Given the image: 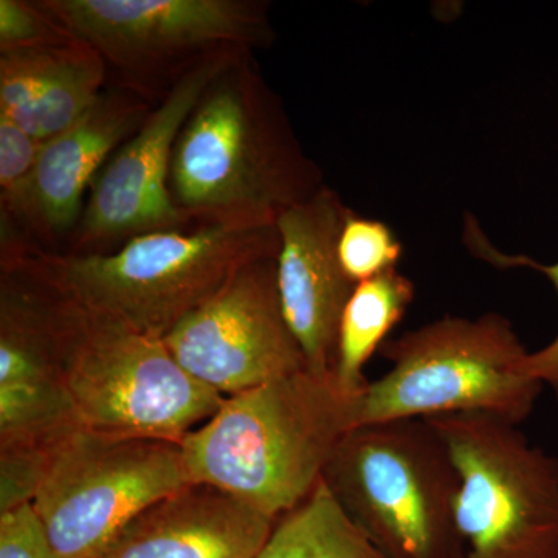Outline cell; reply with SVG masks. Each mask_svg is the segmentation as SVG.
<instances>
[{"label":"cell","instance_id":"obj_23","mask_svg":"<svg viewBox=\"0 0 558 558\" xmlns=\"http://www.w3.org/2000/svg\"><path fill=\"white\" fill-rule=\"evenodd\" d=\"M0 558H62L32 506L0 515Z\"/></svg>","mask_w":558,"mask_h":558},{"label":"cell","instance_id":"obj_11","mask_svg":"<svg viewBox=\"0 0 558 558\" xmlns=\"http://www.w3.org/2000/svg\"><path fill=\"white\" fill-rule=\"evenodd\" d=\"M234 57L215 58L191 69L154 106L142 128L98 172L78 227L61 253H112L140 234L193 227L171 199L172 150L202 94Z\"/></svg>","mask_w":558,"mask_h":558},{"label":"cell","instance_id":"obj_22","mask_svg":"<svg viewBox=\"0 0 558 558\" xmlns=\"http://www.w3.org/2000/svg\"><path fill=\"white\" fill-rule=\"evenodd\" d=\"M51 450L53 447H0V515L32 506L46 476Z\"/></svg>","mask_w":558,"mask_h":558},{"label":"cell","instance_id":"obj_9","mask_svg":"<svg viewBox=\"0 0 558 558\" xmlns=\"http://www.w3.org/2000/svg\"><path fill=\"white\" fill-rule=\"evenodd\" d=\"M189 484L182 444L78 427L51 450L32 508L62 558H98L138 513Z\"/></svg>","mask_w":558,"mask_h":558},{"label":"cell","instance_id":"obj_3","mask_svg":"<svg viewBox=\"0 0 558 558\" xmlns=\"http://www.w3.org/2000/svg\"><path fill=\"white\" fill-rule=\"evenodd\" d=\"M278 247L277 227L193 226L140 234L98 255L33 248L0 270H31L86 310L163 339L241 267Z\"/></svg>","mask_w":558,"mask_h":558},{"label":"cell","instance_id":"obj_1","mask_svg":"<svg viewBox=\"0 0 558 558\" xmlns=\"http://www.w3.org/2000/svg\"><path fill=\"white\" fill-rule=\"evenodd\" d=\"M252 53L208 84L172 150L170 194L191 226L269 229L322 189Z\"/></svg>","mask_w":558,"mask_h":558},{"label":"cell","instance_id":"obj_19","mask_svg":"<svg viewBox=\"0 0 558 558\" xmlns=\"http://www.w3.org/2000/svg\"><path fill=\"white\" fill-rule=\"evenodd\" d=\"M465 244L473 255L486 260L498 269H531L539 271L553 282L558 292V263L539 264L526 255H508L495 247L483 233L475 218L465 219ZM529 376L538 380L543 387L550 388L558 403V333L556 339L539 351L529 352L524 362Z\"/></svg>","mask_w":558,"mask_h":558},{"label":"cell","instance_id":"obj_4","mask_svg":"<svg viewBox=\"0 0 558 558\" xmlns=\"http://www.w3.org/2000/svg\"><path fill=\"white\" fill-rule=\"evenodd\" d=\"M380 354L391 369L357 399V422L487 414L523 424L543 387L529 376V352L508 318L442 317L387 340Z\"/></svg>","mask_w":558,"mask_h":558},{"label":"cell","instance_id":"obj_12","mask_svg":"<svg viewBox=\"0 0 558 558\" xmlns=\"http://www.w3.org/2000/svg\"><path fill=\"white\" fill-rule=\"evenodd\" d=\"M154 106L124 87L106 89L78 121L43 143L20 209L5 216L36 247L64 252L98 172L142 128Z\"/></svg>","mask_w":558,"mask_h":558},{"label":"cell","instance_id":"obj_17","mask_svg":"<svg viewBox=\"0 0 558 558\" xmlns=\"http://www.w3.org/2000/svg\"><path fill=\"white\" fill-rule=\"evenodd\" d=\"M256 558H388L319 481L296 508L279 517Z\"/></svg>","mask_w":558,"mask_h":558},{"label":"cell","instance_id":"obj_8","mask_svg":"<svg viewBox=\"0 0 558 558\" xmlns=\"http://www.w3.org/2000/svg\"><path fill=\"white\" fill-rule=\"evenodd\" d=\"M458 472L461 558H558V458L487 414L425 418Z\"/></svg>","mask_w":558,"mask_h":558},{"label":"cell","instance_id":"obj_7","mask_svg":"<svg viewBox=\"0 0 558 558\" xmlns=\"http://www.w3.org/2000/svg\"><path fill=\"white\" fill-rule=\"evenodd\" d=\"M89 44L117 86L157 102L185 73L269 46L267 3L256 0H43ZM156 105V102H154Z\"/></svg>","mask_w":558,"mask_h":558},{"label":"cell","instance_id":"obj_5","mask_svg":"<svg viewBox=\"0 0 558 558\" xmlns=\"http://www.w3.org/2000/svg\"><path fill=\"white\" fill-rule=\"evenodd\" d=\"M322 480L388 558H461L458 472L425 418L352 428Z\"/></svg>","mask_w":558,"mask_h":558},{"label":"cell","instance_id":"obj_15","mask_svg":"<svg viewBox=\"0 0 558 558\" xmlns=\"http://www.w3.org/2000/svg\"><path fill=\"white\" fill-rule=\"evenodd\" d=\"M108 75L101 54L80 39L0 53V116L47 142L98 101Z\"/></svg>","mask_w":558,"mask_h":558},{"label":"cell","instance_id":"obj_6","mask_svg":"<svg viewBox=\"0 0 558 558\" xmlns=\"http://www.w3.org/2000/svg\"><path fill=\"white\" fill-rule=\"evenodd\" d=\"M61 295V380L83 427L182 442L220 409L226 398L191 377L163 340Z\"/></svg>","mask_w":558,"mask_h":558},{"label":"cell","instance_id":"obj_21","mask_svg":"<svg viewBox=\"0 0 558 558\" xmlns=\"http://www.w3.org/2000/svg\"><path fill=\"white\" fill-rule=\"evenodd\" d=\"M43 142L0 116V213L14 216L38 161Z\"/></svg>","mask_w":558,"mask_h":558},{"label":"cell","instance_id":"obj_2","mask_svg":"<svg viewBox=\"0 0 558 558\" xmlns=\"http://www.w3.org/2000/svg\"><path fill=\"white\" fill-rule=\"evenodd\" d=\"M359 396L303 369L223 400L182 440L191 483L234 495L278 520L322 481L357 422Z\"/></svg>","mask_w":558,"mask_h":558},{"label":"cell","instance_id":"obj_20","mask_svg":"<svg viewBox=\"0 0 558 558\" xmlns=\"http://www.w3.org/2000/svg\"><path fill=\"white\" fill-rule=\"evenodd\" d=\"M76 39L43 0H0V53L62 46Z\"/></svg>","mask_w":558,"mask_h":558},{"label":"cell","instance_id":"obj_18","mask_svg":"<svg viewBox=\"0 0 558 558\" xmlns=\"http://www.w3.org/2000/svg\"><path fill=\"white\" fill-rule=\"evenodd\" d=\"M402 252V244L387 223L363 218L348 208L337 242V255L352 284L396 270Z\"/></svg>","mask_w":558,"mask_h":558},{"label":"cell","instance_id":"obj_16","mask_svg":"<svg viewBox=\"0 0 558 558\" xmlns=\"http://www.w3.org/2000/svg\"><path fill=\"white\" fill-rule=\"evenodd\" d=\"M414 300V284L398 270L360 282L352 290L339 326L332 376L349 396L368 387L363 368Z\"/></svg>","mask_w":558,"mask_h":558},{"label":"cell","instance_id":"obj_14","mask_svg":"<svg viewBox=\"0 0 558 558\" xmlns=\"http://www.w3.org/2000/svg\"><path fill=\"white\" fill-rule=\"evenodd\" d=\"M277 520L191 483L138 513L98 558H256Z\"/></svg>","mask_w":558,"mask_h":558},{"label":"cell","instance_id":"obj_13","mask_svg":"<svg viewBox=\"0 0 558 558\" xmlns=\"http://www.w3.org/2000/svg\"><path fill=\"white\" fill-rule=\"evenodd\" d=\"M347 211L336 191L323 185L275 223L279 303L306 369L318 376L332 374L341 315L355 288L337 255Z\"/></svg>","mask_w":558,"mask_h":558},{"label":"cell","instance_id":"obj_10","mask_svg":"<svg viewBox=\"0 0 558 558\" xmlns=\"http://www.w3.org/2000/svg\"><path fill=\"white\" fill-rule=\"evenodd\" d=\"M172 357L223 398L306 369L277 288V256L241 267L163 337Z\"/></svg>","mask_w":558,"mask_h":558}]
</instances>
